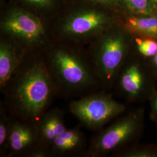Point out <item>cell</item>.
<instances>
[{"label":"cell","mask_w":157,"mask_h":157,"mask_svg":"<svg viewBox=\"0 0 157 157\" xmlns=\"http://www.w3.org/2000/svg\"><path fill=\"white\" fill-rule=\"evenodd\" d=\"M1 93L12 117L36 122L58 96L42 52H29Z\"/></svg>","instance_id":"obj_1"},{"label":"cell","mask_w":157,"mask_h":157,"mask_svg":"<svg viewBox=\"0 0 157 157\" xmlns=\"http://www.w3.org/2000/svg\"><path fill=\"white\" fill-rule=\"evenodd\" d=\"M42 54L58 96L80 97L101 89L87 53L56 45H48Z\"/></svg>","instance_id":"obj_2"},{"label":"cell","mask_w":157,"mask_h":157,"mask_svg":"<svg viewBox=\"0 0 157 157\" xmlns=\"http://www.w3.org/2000/svg\"><path fill=\"white\" fill-rule=\"evenodd\" d=\"M107 29L97 36L88 54L101 90L114 87L118 73L129 56L130 33L125 29Z\"/></svg>","instance_id":"obj_3"},{"label":"cell","mask_w":157,"mask_h":157,"mask_svg":"<svg viewBox=\"0 0 157 157\" xmlns=\"http://www.w3.org/2000/svg\"><path fill=\"white\" fill-rule=\"evenodd\" d=\"M144 115V109L139 108L118 118L92 137L84 157H104L132 144L142 133Z\"/></svg>","instance_id":"obj_4"},{"label":"cell","mask_w":157,"mask_h":157,"mask_svg":"<svg viewBox=\"0 0 157 157\" xmlns=\"http://www.w3.org/2000/svg\"><path fill=\"white\" fill-rule=\"evenodd\" d=\"M105 91H96L71 102L69 110L82 126L99 130L126 111V105Z\"/></svg>","instance_id":"obj_5"},{"label":"cell","mask_w":157,"mask_h":157,"mask_svg":"<svg viewBox=\"0 0 157 157\" xmlns=\"http://www.w3.org/2000/svg\"><path fill=\"white\" fill-rule=\"evenodd\" d=\"M1 29L4 36L17 41L29 52H43L50 43L44 23L23 11L11 12L2 20Z\"/></svg>","instance_id":"obj_6"},{"label":"cell","mask_w":157,"mask_h":157,"mask_svg":"<svg viewBox=\"0 0 157 157\" xmlns=\"http://www.w3.org/2000/svg\"><path fill=\"white\" fill-rule=\"evenodd\" d=\"M129 57L119 71L114 87L130 102L148 99L152 92L156 89L155 80L157 78L147 63L138 59H129Z\"/></svg>","instance_id":"obj_7"},{"label":"cell","mask_w":157,"mask_h":157,"mask_svg":"<svg viewBox=\"0 0 157 157\" xmlns=\"http://www.w3.org/2000/svg\"><path fill=\"white\" fill-rule=\"evenodd\" d=\"M109 27V20L100 12L89 10L69 17L56 29L60 39L82 43L94 39Z\"/></svg>","instance_id":"obj_8"},{"label":"cell","mask_w":157,"mask_h":157,"mask_svg":"<svg viewBox=\"0 0 157 157\" xmlns=\"http://www.w3.org/2000/svg\"><path fill=\"white\" fill-rule=\"evenodd\" d=\"M38 143L39 134L36 122L12 118L4 157H26Z\"/></svg>","instance_id":"obj_9"},{"label":"cell","mask_w":157,"mask_h":157,"mask_svg":"<svg viewBox=\"0 0 157 157\" xmlns=\"http://www.w3.org/2000/svg\"><path fill=\"white\" fill-rule=\"evenodd\" d=\"M82 126L67 128L53 141L50 146L52 157H84L89 143Z\"/></svg>","instance_id":"obj_10"},{"label":"cell","mask_w":157,"mask_h":157,"mask_svg":"<svg viewBox=\"0 0 157 157\" xmlns=\"http://www.w3.org/2000/svg\"><path fill=\"white\" fill-rule=\"evenodd\" d=\"M28 53L24 47L13 39L4 36L1 40L0 91L5 87Z\"/></svg>","instance_id":"obj_11"},{"label":"cell","mask_w":157,"mask_h":157,"mask_svg":"<svg viewBox=\"0 0 157 157\" xmlns=\"http://www.w3.org/2000/svg\"><path fill=\"white\" fill-rule=\"evenodd\" d=\"M39 134V146L50 149L51 144L67 129L64 112L58 107L49 108L36 122Z\"/></svg>","instance_id":"obj_12"},{"label":"cell","mask_w":157,"mask_h":157,"mask_svg":"<svg viewBox=\"0 0 157 157\" xmlns=\"http://www.w3.org/2000/svg\"><path fill=\"white\" fill-rule=\"evenodd\" d=\"M124 28L131 34L157 39V17L149 15L130 17L126 20Z\"/></svg>","instance_id":"obj_13"},{"label":"cell","mask_w":157,"mask_h":157,"mask_svg":"<svg viewBox=\"0 0 157 157\" xmlns=\"http://www.w3.org/2000/svg\"><path fill=\"white\" fill-rule=\"evenodd\" d=\"M113 157H157V146L130 144L111 154Z\"/></svg>","instance_id":"obj_14"},{"label":"cell","mask_w":157,"mask_h":157,"mask_svg":"<svg viewBox=\"0 0 157 157\" xmlns=\"http://www.w3.org/2000/svg\"><path fill=\"white\" fill-rule=\"evenodd\" d=\"M12 118L3 100H1L0 102V157L5 156Z\"/></svg>","instance_id":"obj_15"},{"label":"cell","mask_w":157,"mask_h":157,"mask_svg":"<svg viewBox=\"0 0 157 157\" xmlns=\"http://www.w3.org/2000/svg\"><path fill=\"white\" fill-rule=\"evenodd\" d=\"M134 43L139 55L144 59L148 60L157 54V39L136 35Z\"/></svg>","instance_id":"obj_16"},{"label":"cell","mask_w":157,"mask_h":157,"mask_svg":"<svg viewBox=\"0 0 157 157\" xmlns=\"http://www.w3.org/2000/svg\"><path fill=\"white\" fill-rule=\"evenodd\" d=\"M129 11L136 14L149 16L154 11V4L152 0H123Z\"/></svg>","instance_id":"obj_17"},{"label":"cell","mask_w":157,"mask_h":157,"mask_svg":"<svg viewBox=\"0 0 157 157\" xmlns=\"http://www.w3.org/2000/svg\"><path fill=\"white\" fill-rule=\"evenodd\" d=\"M150 112V118L152 121L157 122V90H154L148 97Z\"/></svg>","instance_id":"obj_18"},{"label":"cell","mask_w":157,"mask_h":157,"mask_svg":"<svg viewBox=\"0 0 157 157\" xmlns=\"http://www.w3.org/2000/svg\"><path fill=\"white\" fill-rule=\"evenodd\" d=\"M148 61L147 65L154 76L157 79V54Z\"/></svg>","instance_id":"obj_19"},{"label":"cell","mask_w":157,"mask_h":157,"mask_svg":"<svg viewBox=\"0 0 157 157\" xmlns=\"http://www.w3.org/2000/svg\"><path fill=\"white\" fill-rule=\"evenodd\" d=\"M29 3L40 7H48L52 4V0H25Z\"/></svg>","instance_id":"obj_20"},{"label":"cell","mask_w":157,"mask_h":157,"mask_svg":"<svg viewBox=\"0 0 157 157\" xmlns=\"http://www.w3.org/2000/svg\"><path fill=\"white\" fill-rule=\"evenodd\" d=\"M91 1L100 3L105 6H119L121 2V0H90Z\"/></svg>","instance_id":"obj_21"},{"label":"cell","mask_w":157,"mask_h":157,"mask_svg":"<svg viewBox=\"0 0 157 157\" xmlns=\"http://www.w3.org/2000/svg\"><path fill=\"white\" fill-rule=\"evenodd\" d=\"M152 1L154 4H157V0H152Z\"/></svg>","instance_id":"obj_22"},{"label":"cell","mask_w":157,"mask_h":157,"mask_svg":"<svg viewBox=\"0 0 157 157\" xmlns=\"http://www.w3.org/2000/svg\"><path fill=\"white\" fill-rule=\"evenodd\" d=\"M156 124H157V122H156Z\"/></svg>","instance_id":"obj_23"}]
</instances>
